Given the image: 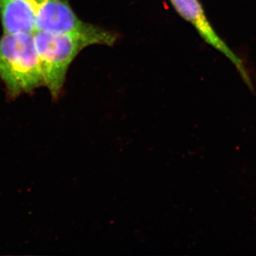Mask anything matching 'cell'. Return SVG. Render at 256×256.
Masks as SVG:
<instances>
[{
	"mask_svg": "<svg viewBox=\"0 0 256 256\" xmlns=\"http://www.w3.org/2000/svg\"><path fill=\"white\" fill-rule=\"evenodd\" d=\"M35 32L85 34L117 40V35L114 32L82 21L68 0H38Z\"/></svg>",
	"mask_w": 256,
	"mask_h": 256,
	"instance_id": "cell-3",
	"label": "cell"
},
{
	"mask_svg": "<svg viewBox=\"0 0 256 256\" xmlns=\"http://www.w3.org/2000/svg\"><path fill=\"white\" fill-rule=\"evenodd\" d=\"M34 35L44 77V86L48 89L54 100L60 98L69 66L84 48L96 44L112 46L116 42L112 38L80 33L35 32Z\"/></svg>",
	"mask_w": 256,
	"mask_h": 256,
	"instance_id": "cell-1",
	"label": "cell"
},
{
	"mask_svg": "<svg viewBox=\"0 0 256 256\" xmlns=\"http://www.w3.org/2000/svg\"><path fill=\"white\" fill-rule=\"evenodd\" d=\"M170 2L178 14L193 25L203 40L225 55L236 67L245 82L250 84V78L242 60L217 34L208 22L198 0H170Z\"/></svg>",
	"mask_w": 256,
	"mask_h": 256,
	"instance_id": "cell-4",
	"label": "cell"
},
{
	"mask_svg": "<svg viewBox=\"0 0 256 256\" xmlns=\"http://www.w3.org/2000/svg\"><path fill=\"white\" fill-rule=\"evenodd\" d=\"M38 0H0L4 34L34 33Z\"/></svg>",
	"mask_w": 256,
	"mask_h": 256,
	"instance_id": "cell-5",
	"label": "cell"
},
{
	"mask_svg": "<svg viewBox=\"0 0 256 256\" xmlns=\"http://www.w3.org/2000/svg\"><path fill=\"white\" fill-rule=\"evenodd\" d=\"M0 79L11 99L44 86L34 33L4 34L2 36Z\"/></svg>",
	"mask_w": 256,
	"mask_h": 256,
	"instance_id": "cell-2",
	"label": "cell"
}]
</instances>
